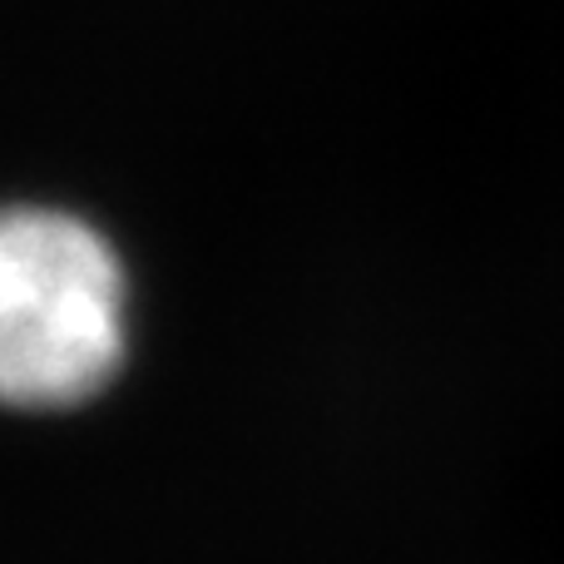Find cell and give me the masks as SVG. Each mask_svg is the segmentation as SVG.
Returning a JSON list of instances; mask_svg holds the SVG:
<instances>
[{
  "mask_svg": "<svg viewBox=\"0 0 564 564\" xmlns=\"http://www.w3.org/2000/svg\"><path fill=\"white\" fill-rule=\"evenodd\" d=\"M124 351L129 268L115 238L65 204H0V406H79Z\"/></svg>",
  "mask_w": 564,
  "mask_h": 564,
  "instance_id": "obj_1",
  "label": "cell"
}]
</instances>
